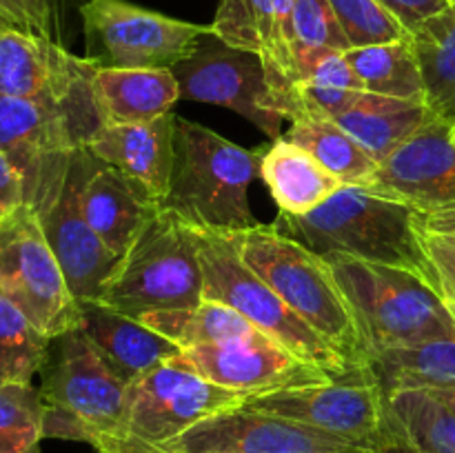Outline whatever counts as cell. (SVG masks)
Masks as SVG:
<instances>
[{
  "instance_id": "obj_1",
  "label": "cell",
  "mask_w": 455,
  "mask_h": 453,
  "mask_svg": "<svg viewBox=\"0 0 455 453\" xmlns=\"http://www.w3.org/2000/svg\"><path fill=\"white\" fill-rule=\"evenodd\" d=\"M278 229L318 256L347 253L422 275L435 289L420 238V213L369 187L345 185L307 216H278ZM438 291V289H435Z\"/></svg>"
},
{
  "instance_id": "obj_2",
  "label": "cell",
  "mask_w": 455,
  "mask_h": 453,
  "mask_svg": "<svg viewBox=\"0 0 455 453\" xmlns=\"http://www.w3.org/2000/svg\"><path fill=\"white\" fill-rule=\"evenodd\" d=\"M225 235L234 242L240 260L318 331L354 371L367 373L369 345L323 256L284 235L275 222L227 231Z\"/></svg>"
},
{
  "instance_id": "obj_3",
  "label": "cell",
  "mask_w": 455,
  "mask_h": 453,
  "mask_svg": "<svg viewBox=\"0 0 455 453\" xmlns=\"http://www.w3.org/2000/svg\"><path fill=\"white\" fill-rule=\"evenodd\" d=\"M265 147L244 149L209 127L176 115V164L163 207L194 229L244 231L260 222L249 207Z\"/></svg>"
},
{
  "instance_id": "obj_4",
  "label": "cell",
  "mask_w": 455,
  "mask_h": 453,
  "mask_svg": "<svg viewBox=\"0 0 455 453\" xmlns=\"http://www.w3.org/2000/svg\"><path fill=\"white\" fill-rule=\"evenodd\" d=\"M323 258L354 309L369 358L391 346L455 338L453 311L422 275L347 253Z\"/></svg>"
},
{
  "instance_id": "obj_5",
  "label": "cell",
  "mask_w": 455,
  "mask_h": 453,
  "mask_svg": "<svg viewBox=\"0 0 455 453\" xmlns=\"http://www.w3.org/2000/svg\"><path fill=\"white\" fill-rule=\"evenodd\" d=\"M43 438L87 442L127 433L129 385L120 380L80 329L53 338L43 367Z\"/></svg>"
},
{
  "instance_id": "obj_6",
  "label": "cell",
  "mask_w": 455,
  "mask_h": 453,
  "mask_svg": "<svg viewBox=\"0 0 455 453\" xmlns=\"http://www.w3.org/2000/svg\"><path fill=\"white\" fill-rule=\"evenodd\" d=\"M100 127L93 91L71 100L0 96V149L22 173L36 213L58 198L71 160Z\"/></svg>"
},
{
  "instance_id": "obj_7",
  "label": "cell",
  "mask_w": 455,
  "mask_h": 453,
  "mask_svg": "<svg viewBox=\"0 0 455 453\" xmlns=\"http://www.w3.org/2000/svg\"><path fill=\"white\" fill-rule=\"evenodd\" d=\"M203 300L204 275L194 229L163 207L120 258L98 302L140 320L156 311L189 309Z\"/></svg>"
},
{
  "instance_id": "obj_8",
  "label": "cell",
  "mask_w": 455,
  "mask_h": 453,
  "mask_svg": "<svg viewBox=\"0 0 455 453\" xmlns=\"http://www.w3.org/2000/svg\"><path fill=\"white\" fill-rule=\"evenodd\" d=\"M194 229V226H191ZM204 275V298L238 311L265 336L327 371L333 380L358 376L351 364L309 327L269 284L262 282L220 231L194 229Z\"/></svg>"
},
{
  "instance_id": "obj_9",
  "label": "cell",
  "mask_w": 455,
  "mask_h": 453,
  "mask_svg": "<svg viewBox=\"0 0 455 453\" xmlns=\"http://www.w3.org/2000/svg\"><path fill=\"white\" fill-rule=\"evenodd\" d=\"M0 291L52 340L80 327V302L29 204L0 222Z\"/></svg>"
},
{
  "instance_id": "obj_10",
  "label": "cell",
  "mask_w": 455,
  "mask_h": 453,
  "mask_svg": "<svg viewBox=\"0 0 455 453\" xmlns=\"http://www.w3.org/2000/svg\"><path fill=\"white\" fill-rule=\"evenodd\" d=\"M89 60L116 69H173L194 56L212 25L176 20L127 0H87L80 7Z\"/></svg>"
},
{
  "instance_id": "obj_11",
  "label": "cell",
  "mask_w": 455,
  "mask_h": 453,
  "mask_svg": "<svg viewBox=\"0 0 455 453\" xmlns=\"http://www.w3.org/2000/svg\"><path fill=\"white\" fill-rule=\"evenodd\" d=\"M249 398L203 378L178 354L129 386L127 433L160 447L216 413L243 407Z\"/></svg>"
},
{
  "instance_id": "obj_12",
  "label": "cell",
  "mask_w": 455,
  "mask_h": 453,
  "mask_svg": "<svg viewBox=\"0 0 455 453\" xmlns=\"http://www.w3.org/2000/svg\"><path fill=\"white\" fill-rule=\"evenodd\" d=\"M244 407L327 431L355 447L371 449H376L387 422V398L369 373L327 385L253 395Z\"/></svg>"
},
{
  "instance_id": "obj_13",
  "label": "cell",
  "mask_w": 455,
  "mask_h": 453,
  "mask_svg": "<svg viewBox=\"0 0 455 453\" xmlns=\"http://www.w3.org/2000/svg\"><path fill=\"white\" fill-rule=\"evenodd\" d=\"M172 71L180 84V98L227 107L274 140L283 138V120L287 118L278 111L256 53L227 47L218 40L216 44H200L194 56Z\"/></svg>"
},
{
  "instance_id": "obj_14",
  "label": "cell",
  "mask_w": 455,
  "mask_h": 453,
  "mask_svg": "<svg viewBox=\"0 0 455 453\" xmlns=\"http://www.w3.org/2000/svg\"><path fill=\"white\" fill-rule=\"evenodd\" d=\"M293 0H220L212 36L227 47L256 53L278 111L287 120L300 115L296 98V47L291 29Z\"/></svg>"
},
{
  "instance_id": "obj_15",
  "label": "cell",
  "mask_w": 455,
  "mask_h": 453,
  "mask_svg": "<svg viewBox=\"0 0 455 453\" xmlns=\"http://www.w3.org/2000/svg\"><path fill=\"white\" fill-rule=\"evenodd\" d=\"M87 164L89 151H78L71 160L65 187L38 218L76 300L98 302L118 266L120 256L102 242L80 207V187L87 176Z\"/></svg>"
},
{
  "instance_id": "obj_16",
  "label": "cell",
  "mask_w": 455,
  "mask_h": 453,
  "mask_svg": "<svg viewBox=\"0 0 455 453\" xmlns=\"http://www.w3.org/2000/svg\"><path fill=\"white\" fill-rule=\"evenodd\" d=\"M367 187L418 213L455 209L453 124L443 118L425 124L378 164Z\"/></svg>"
},
{
  "instance_id": "obj_17",
  "label": "cell",
  "mask_w": 455,
  "mask_h": 453,
  "mask_svg": "<svg viewBox=\"0 0 455 453\" xmlns=\"http://www.w3.org/2000/svg\"><path fill=\"white\" fill-rule=\"evenodd\" d=\"M160 447L169 453H311L355 444L243 404L198 422Z\"/></svg>"
},
{
  "instance_id": "obj_18",
  "label": "cell",
  "mask_w": 455,
  "mask_h": 453,
  "mask_svg": "<svg viewBox=\"0 0 455 453\" xmlns=\"http://www.w3.org/2000/svg\"><path fill=\"white\" fill-rule=\"evenodd\" d=\"M196 371L216 385L247 395L300 389L333 382L309 360L300 358L269 336L249 342H227L182 351Z\"/></svg>"
},
{
  "instance_id": "obj_19",
  "label": "cell",
  "mask_w": 455,
  "mask_h": 453,
  "mask_svg": "<svg viewBox=\"0 0 455 453\" xmlns=\"http://www.w3.org/2000/svg\"><path fill=\"white\" fill-rule=\"evenodd\" d=\"M96 62L78 58L47 36L0 25V96L71 100L93 91Z\"/></svg>"
},
{
  "instance_id": "obj_20",
  "label": "cell",
  "mask_w": 455,
  "mask_h": 453,
  "mask_svg": "<svg viewBox=\"0 0 455 453\" xmlns=\"http://www.w3.org/2000/svg\"><path fill=\"white\" fill-rule=\"evenodd\" d=\"M80 207L102 242L120 258L156 220L163 203L132 176L89 154L87 176L80 187Z\"/></svg>"
},
{
  "instance_id": "obj_21",
  "label": "cell",
  "mask_w": 455,
  "mask_h": 453,
  "mask_svg": "<svg viewBox=\"0 0 455 453\" xmlns=\"http://www.w3.org/2000/svg\"><path fill=\"white\" fill-rule=\"evenodd\" d=\"M87 151L98 163L145 185L164 204L176 164V114L169 111L149 123L105 124L89 140Z\"/></svg>"
},
{
  "instance_id": "obj_22",
  "label": "cell",
  "mask_w": 455,
  "mask_h": 453,
  "mask_svg": "<svg viewBox=\"0 0 455 453\" xmlns=\"http://www.w3.org/2000/svg\"><path fill=\"white\" fill-rule=\"evenodd\" d=\"M80 331L107 367L129 386L164 360L182 354L180 346L140 320L102 302H80Z\"/></svg>"
},
{
  "instance_id": "obj_23",
  "label": "cell",
  "mask_w": 455,
  "mask_h": 453,
  "mask_svg": "<svg viewBox=\"0 0 455 453\" xmlns=\"http://www.w3.org/2000/svg\"><path fill=\"white\" fill-rule=\"evenodd\" d=\"M92 87L102 127L149 123L169 114L180 100V84L172 69L96 67Z\"/></svg>"
},
{
  "instance_id": "obj_24",
  "label": "cell",
  "mask_w": 455,
  "mask_h": 453,
  "mask_svg": "<svg viewBox=\"0 0 455 453\" xmlns=\"http://www.w3.org/2000/svg\"><path fill=\"white\" fill-rule=\"evenodd\" d=\"M435 118L438 115L429 109L425 96L389 98L360 91L354 105L347 107L333 120L380 164Z\"/></svg>"
},
{
  "instance_id": "obj_25",
  "label": "cell",
  "mask_w": 455,
  "mask_h": 453,
  "mask_svg": "<svg viewBox=\"0 0 455 453\" xmlns=\"http://www.w3.org/2000/svg\"><path fill=\"white\" fill-rule=\"evenodd\" d=\"M258 176L269 189L280 213L287 216H307L315 211L345 187L309 151L284 138L265 147Z\"/></svg>"
},
{
  "instance_id": "obj_26",
  "label": "cell",
  "mask_w": 455,
  "mask_h": 453,
  "mask_svg": "<svg viewBox=\"0 0 455 453\" xmlns=\"http://www.w3.org/2000/svg\"><path fill=\"white\" fill-rule=\"evenodd\" d=\"M369 376L382 395L400 391H431L455 385V338L391 346L369 358Z\"/></svg>"
},
{
  "instance_id": "obj_27",
  "label": "cell",
  "mask_w": 455,
  "mask_h": 453,
  "mask_svg": "<svg viewBox=\"0 0 455 453\" xmlns=\"http://www.w3.org/2000/svg\"><path fill=\"white\" fill-rule=\"evenodd\" d=\"M283 138L309 151L342 185L367 187L378 171L376 160L329 115L307 111L291 120Z\"/></svg>"
},
{
  "instance_id": "obj_28",
  "label": "cell",
  "mask_w": 455,
  "mask_h": 453,
  "mask_svg": "<svg viewBox=\"0 0 455 453\" xmlns=\"http://www.w3.org/2000/svg\"><path fill=\"white\" fill-rule=\"evenodd\" d=\"M140 322L176 342L182 351L196 349V346L249 342L265 338V333L253 327L238 311L218 300H209V298H204L200 305L189 306V309L147 314L142 315Z\"/></svg>"
},
{
  "instance_id": "obj_29",
  "label": "cell",
  "mask_w": 455,
  "mask_h": 453,
  "mask_svg": "<svg viewBox=\"0 0 455 453\" xmlns=\"http://www.w3.org/2000/svg\"><path fill=\"white\" fill-rule=\"evenodd\" d=\"M360 91L364 87L345 52L296 47V98L302 107L300 115L314 111L336 118L354 105Z\"/></svg>"
},
{
  "instance_id": "obj_30",
  "label": "cell",
  "mask_w": 455,
  "mask_h": 453,
  "mask_svg": "<svg viewBox=\"0 0 455 453\" xmlns=\"http://www.w3.org/2000/svg\"><path fill=\"white\" fill-rule=\"evenodd\" d=\"M425 83V100L438 118L455 124V3L411 31Z\"/></svg>"
},
{
  "instance_id": "obj_31",
  "label": "cell",
  "mask_w": 455,
  "mask_h": 453,
  "mask_svg": "<svg viewBox=\"0 0 455 453\" xmlns=\"http://www.w3.org/2000/svg\"><path fill=\"white\" fill-rule=\"evenodd\" d=\"M345 56L363 83L364 91L389 98L425 96V83L411 36L395 43L349 49Z\"/></svg>"
},
{
  "instance_id": "obj_32",
  "label": "cell",
  "mask_w": 455,
  "mask_h": 453,
  "mask_svg": "<svg viewBox=\"0 0 455 453\" xmlns=\"http://www.w3.org/2000/svg\"><path fill=\"white\" fill-rule=\"evenodd\" d=\"M52 342L0 291V386L31 385L47 362Z\"/></svg>"
},
{
  "instance_id": "obj_33",
  "label": "cell",
  "mask_w": 455,
  "mask_h": 453,
  "mask_svg": "<svg viewBox=\"0 0 455 453\" xmlns=\"http://www.w3.org/2000/svg\"><path fill=\"white\" fill-rule=\"evenodd\" d=\"M387 407L420 453H455V416L427 391H400Z\"/></svg>"
},
{
  "instance_id": "obj_34",
  "label": "cell",
  "mask_w": 455,
  "mask_h": 453,
  "mask_svg": "<svg viewBox=\"0 0 455 453\" xmlns=\"http://www.w3.org/2000/svg\"><path fill=\"white\" fill-rule=\"evenodd\" d=\"M43 400L31 385L0 386V453H40Z\"/></svg>"
},
{
  "instance_id": "obj_35",
  "label": "cell",
  "mask_w": 455,
  "mask_h": 453,
  "mask_svg": "<svg viewBox=\"0 0 455 453\" xmlns=\"http://www.w3.org/2000/svg\"><path fill=\"white\" fill-rule=\"evenodd\" d=\"M329 3L336 12L351 49L395 43L411 36L400 25L398 18L387 12L378 0H329Z\"/></svg>"
},
{
  "instance_id": "obj_36",
  "label": "cell",
  "mask_w": 455,
  "mask_h": 453,
  "mask_svg": "<svg viewBox=\"0 0 455 453\" xmlns=\"http://www.w3.org/2000/svg\"><path fill=\"white\" fill-rule=\"evenodd\" d=\"M293 47L349 52L351 44L329 0H293Z\"/></svg>"
},
{
  "instance_id": "obj_37",
  "label": "cell",
  "mask_w": 455,
  "mask_h": 453,
  "mask_svg": "<svg viewBox=\"0 0 455 453\" xmlns=\"http://www.w3.org/2000/svg\"><path fill=\"white\" fill-rule=\"evenodd\" d=\"M420 238L434 266L435 289L455 315V229L427 225L420 216Z\"/></svg>"
},
{
  "instance_id": "obj_38",
  "label": "cell",
  "mask_w": 455,
  "mask_h": 453,
  "mask_svg": "<svg viewBox=\"0 0 455 453\" xmlns=\"http://www.w3.org/2000/svg\"><path fill=\"white\" fill-rule=\"evenodd\" d=\"M0 18L7 25L49 38L47 0H0Z\"/></svg>"
},
{
  "instance_id": "obj_39",
  "label": "cell",
  "mask_w": 455,
  "mask_h": 453,
  "mask_svg": "<svg viewBox=\"0 0 455 453\" xmlns=\"http://www.w3.org/2000/svg\"><path fill=\"white\" fill-rule=\"evenodd\" d=\"M387 12L394 13L400 25L411 34L425 20H429L435 13L444 12L451 4V0H378Z\"/></svg>"
},
{
  "instance_id": "obj_40",
  "label": "cell",
  "mask_w": 455,
  "mask_h": 453,
  "mask_svg": "<svg viewBox=\"0 0 455 453\" xmlns=\"http://www.w3.org/2000/svg\"><path fill=\"white\" fill-rule=\"evenodd\" d=\"M27 204L25 180L9 155L0 149V222Z\"/></svg>"
},
{
  "instance_id": "obj_41",
  "label": "cell",
  "mask_w": 455,
  "mask_h": 453,
  "mask_svg": "<svg viewBox=\"0 0 455 453\" xmlns=\"http://www.w3.org/2000/svg\"><path fill=\"white\" fill-rule=\"evenodd\" d=\"M376 451L378 453H420V449L407 438V433H404L403 426L398 425V420L391 416L389 407H387L385 431H382L380 440H378Z\"/></svg>"
},
{
  "instance_id": "obj_42",
  "label": "cell",
  "mask_w": 455,
  "mask_h": 453,
  "mask_svg": "<svg viewBox=\"0 0 455 453\" xmlns=\"http://www.w3.org/2000/svg\"><path fill=\"white\" fill-rule=\"evenodd\" d=\"M96 453H169L158 444H149L136 435H116V438L102 440L96 447Z\"/></svg>"
},
{
  "instance_id": "obj_43",
  "label": "cell",
  "mask_w": 455,
  "mask_h": 453,
  "mask_svg": "<svg viewBox=\"0 0 455 453\" xmlns=\"http://www.w3.org/2000/svg\"><path fill=\"white\" fill-rule=\"evenodd\" d=\"M420 216L427 225L455 229V209H449V211H440V213H420Z\"/></svg>"
},
{
  "instance_id": "obj_44",
  "label": "cell",
  "mask_w": 455,
  "mask_h": 453,
  "mask_svg": "<svg viewBox=\"0 0 455 453\" xmlns=\"http://www.w3.org/2000/svg\"><path fill=\"white\" fill-rule=\"evenodd\" d=\"M427 393H429L431 398L438 400L443 407H447L449 411H451L455 416V385L453 386H444V389H431V391H427Z\"/></svg>"
},
{
  "instance_id": "obj_45",
  "label": "cell",
  "mask_w": 455,
  "mask_h": 453,
  "mask_svg": "<svg viewBox=\"0 0 455 453\" xmlns=\"http://www.w3.org/2000/svg\"><path fill=\"white\" fill-rule=\"evenodd\" d=\"M311 453H378L371 447H345V449H333V451H311Z\"/></svg>"
},
{
  "instance_id": "obj_46",
  "label": "cell",
  "mask_w": 455,
  "mask_h": 453,
  "mask_svg": "<svg viewBox=\"0 0 455 453\" xmlns=\"http://www.w3.org/2000/svg\"><path fill=\"white\" fill-rule=\"evenodd\" d=\"M0 25H7V22H4V20H3V18H0Z\"/></svg>"
},
{
  "instance_id": "obj_47",
  "label": "cell",
  "mask_w": 455,
  "mask_h": 453,
  "mask_svg": "<svg viewBox=\"0 0 455 453\" xmlns=\"http://www.w3.org/2000/svg\"><path fill=\"white\" fill-rule=\"evenodd\" d=\"M453 136H455V124H453Z\"/></svg>"
},
{
  "instance_id": "obj_48",
  "label": "cell",
  "mask_w": 455,
  "mask_h": 453,
  "mask_svg": "<svg viewBox=\"0 0 455 453\" xmlns=\"http://www.w3.org/2000/svg\"><path fill=\"white\" fill-rule=\"evenodd\" d=\"M451 3H455V0H451Z\"/></svg>"
}]
</instances>
